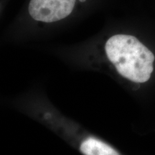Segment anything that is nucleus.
<instances>
[{
  "label": "nucleus",
  "mask_w": 155,
  "mask_h": 155,
  "mask_svg": "<svg viewBox=\"0 0 155 155\" xmlns=\"http://www.w3.org/2000/svg\"><path fill=\"white\" fill-rule=\"evenodd\" d=\"M106 55L120 75L135 83H145L153 72L154 55L137 38L116 35L105 45Z\"/></svg>",
  "instance_id": "nucleus-1"
},
{
  "label": "nucleus",
  "mask_w": 155,
  "mask_h": 155,
  "mask_svg": "<svg viewBox=\"0 0 155 155\" xmlns=\"http://www.w3.org/2000/svg\"><path fill=\"white\" fill-rule=\"evenodd\" d=\"M76 0H31L29 13L37 21L54 22L72 12Z\"/></svg>",
  "instance_id": "nucleus-2"
},
{
  "label": "nucleus",
  "mask_w": 155,
  "mask_h": 155,
  "mask_svg": "<svg viewBox=\"0 0 155 155\" xmlns=\"http://www.w3.org/2000/svg\"><path fill=\"white\" fill-rule=\"evenodd\" d=\"M80 150L84 155H120L111 146L94 137H89L83 141Z\"/></svg>",
  "instance_id": "nucleus-3"
},
{
  "label": "nucleus",
  "mask_w": 155,
  "mask_h": 155,
  "mask_svg": "<svg viewBox=\"0 0 155 155\" xmlns=\"http://www.w3.org/2000/svg\"><path fill=\"white\" fill-rule=\"evenodd\" d=\"M79 1L81 2H85V1H86V0H79Z\"/></svg>",
  "instance_id": "nucleus-4"
}]
</instances>
